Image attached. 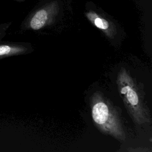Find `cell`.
Masks as SVG:
<instances>
[{
  "mask_svg": "<svg viewBox=\"0 0 152 152\" xmlns=\"http://www.w3.org/2000/svg\"><path fill=\"white\" fill-rule=\"evenodd\" d=\"M90 105L92 119L99 130L118 141H125L126 134L119 109L99 91L92 94Z\"/></svg>",
  "mask_w": 152,
  "mask_h": 152,
  "instance_id": "1",
  "label": "cell"
},
{
  "mask_svg": "<svg viewBox=\"0 0 152 152\" xmlns=\"http://www.w3.org/2000/svg\"><path fill=\"white\" fill-rule=\"evenodd\" d=\"M116 83L120 96L134 122L140 125L150 124V116L144 103L142 91L125 68L119 70Z\"/></svg>",
  "mask_w": 152,
  "mask_h": 152,
  "instance_id": "2",
  "label": "cell"
},
{
  "mask_svg": "<svg viewBox=\"0 0 152 152\" xmlns=\"http://www.w3.org/2000/svg\"><path fill=\"white\" fill-rule=\"evenodd\" d=\"M88 18L92 21L94 25L98 28L102 30L107 36L109 37H112L115 33V31L113 30H112L109 23L99 16H98L95 13L90 12L87 14Z\"/></svg>",
  "mask_w": 152,
  "mask_h": 152,
  "instance_id": "3",
  "label": "cell"
},
{
  "mask_svg": "<svg viewBox=\"0 0 152 152\" xmlns=\"http://www.w3.org/2000/svg\"><path fill=\"white\" fill-rule=\"evenodd\" d=\"M48 13L45 10H40L31 17L30 21V27L34 30L43 28L48 23Z\"/></svg>",
  "mask_w": 152,
  "mask_h": 152,
  "instance_id": "4",
  "label": "cell"
},
{
  "mask_svg": "<svg viewBox=\"0 0 152 152\" xmlns=\"http://www.w3.org/2000/svg\"><path fill=\"white\" fill-rule=\"evenodd\" d=\"M23 47H11L8 45L0 46V56L8 55L10 53H19L26 51Z\"/></svg>",
  "mask_w": 152,
  "mask_h": 152,
  "instance_id": "5",
  "label": "cell"
}]
</instances>
